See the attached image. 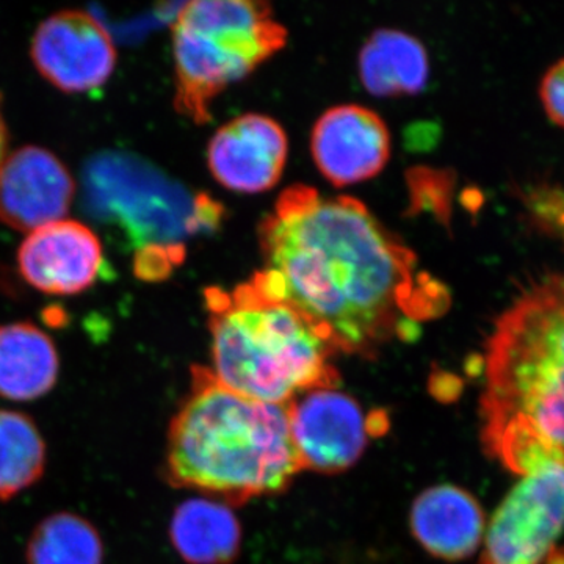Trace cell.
<instances>
[{"label":"cell","mask_w":564,"mask_h":564,"mask_svg":"<svg viewBox=\"0 0 564 564\" xmlns=\"http://www.w3.org/2000/svg\"><path fill=\"white\" fill-rule=\"evenodd\" d=\"M302 470L289 404L247 399L206 367L193 369L191 395L169 430L170 484L237 503L282 491Z\"/></svg>","instance_id":"3"},{"label":"cell","mask_w":564,"mask_h":564,"mask_svg":"<svg viewBox=\"0 0 564 564\" xmlns=\"http://www.w3.org/2000/svg\"><path fill=\"white\" fill-rule=\"evenodd\" d=\"M212 333L210 373L247 399L289 404L303 392L337 386L333 348L292 304L252 280L232 292L206 293Z\"/></svg>","instance_id":"4"},{"label":"cell","mask_w":564,"mask_h":564,"mask_svg":"<svg viewBox=\"0 0 564 564\" xmlns=\"http://www.w3.org/2000/svg\"><path fill=\"white\" fill-rule=\"evenodd\" d=\"M174 549L191 564H226L240 549V525L225 503L187 500L170 525Z\"/></svg>","instance_id":"17"},{"label":"cell","mask_w":564,"mask_h":564,"mask_svg":"<svg viewBox=\"0 0 564 564\" xmlns=\"http://www.w3.org/2000/svg\"><path fill=\"white\" fill-rule=\"evenodd\" d=\"M564 532V464L534 467L494 514L480 564H540Z\"/></svg>","instance_id":"7"},{"label":"cell","mask_w":564,"mask_h":564,"mask_svg":"<svg viewBox=\"0 0 564 564\" xmlns=\"http://www.w3.org/2000/svg\"><path fill=\"white\" fill-rule=\"evenodd\" d=\"M76 184L66 166L43 148H21L0 163V220L20 231L61 221Z\"/></svg>","instance_id":"10"},{"label":"cell","mask_w":564,"mask_h":564,"mask_svg":"<svg viewBox=\"0 0 564 564\" xmlns=\"http://www.w3.org/2000/svg\"><path fill=\"white\" fill-rule=\"evenodd\" d=\"M25 281L51 295L87 291L102 269V247L88 226L61 220L29 234L18 252Z\"/></svg>","instance_id":"13"},{"label":"cell","mask_w":564,"mask_h":564,"mask_svg":"<svg viewBox=\"0 0 564 564\" xmlns=\"http://www.w3.org/2000/svg\"><path fill=\"white\" fill-rule=\"evenodd\" d=\"M292 440L303 469L343 473L362 455L373 423L336 386L315 388L289 403Z\"/></svg>","instance_id":"8"},{"label":"cell","mask_w":564,"mask_h":564,"mask_svg":"<svg viewBox=\"0 0 564 564\" xmlns=\"http://www.w3.org/2000/svg\"><path fill=\"white\" fill-rule=\"evenodd\" d=\"M104 541L96 525L70 511L44 518L25 545L28 564H104Z\"/></svg>","instance_id":"19"},{"label":"cell","mask_w":564,"mask_h":564,"mask_svg":"<svg viewBox=\"0 0 564 564\" xmlns=\"http://www.w3.org/2000/svg\"><path fill=\"white\" fill-rule=\"evenodd\" d=\"M46 464V441L31 415L0 410V502L39 484Z\"/></svg>","instance_id":"18"},{"label":"cell","mask_w":564,"mask_h":564,"mask_svg":"<svg viewBox=\"0 0 564 564\" xmlns=\"http://www.w3.org/2000/svg\"><path fill=\"white\" fill-rule=\"evenodd\" d=\"M415 540L444 560L473 555L484 536L485 518L480 505L469 492L452 485L426 489L411 510Z\"/></svg>","instance_id":"14"},{"label":"cell","mask_w":564,"mask_h":564,"mask_svg":"<svg viewBox=\"0 0 564 564\" xmlns=\"http://www.w3.org/2000/svg\"><path fill=\"white\" fill-rule=\"evenodd\" d=\"M6 147H7L6 122H3L2 113H0V163L3 162V154H6Z\"/></svg>","instance_id":"21"},{"label":"cell","mask_w":564,"mask_h":564,"mask_svg":"<svg viewBox=\"0 0 564 564\" xmlns=\"http://www.w3.org/2000/svg\"><path fill=\"white\" fill-rule=\"evenodd\" d=\"M288 135L272 118L248 113L215 133L207 161L215 180L236 192L270 191L288 162Z\"/></svg>","instance_id":"12"},{"label":"cell","mask_w":564,"mask_h":564,"mask_svg":"<svg viewBox=\"0 0 564 564\" xmlns=\"http://www.w3.org/2000/svg\"><path fill=\"white\" fill-rule=\"evenodd\" d=\"M489 448L518 474L564 464V280L525 292L499 318L486 358Z\"/></svg>","instance_id":"2"},{"label":"cell","mask_w":564,"mask_h":564,"mask_svg":"<svg viewBox=\"0 0 564 564\" xmlns=\"http://www.w3.org/2000/svg\"><path fill=\"white\" fill-rule=\"evenodd\" d=\"M288 40L263 2L195 0L173 24L176 109L204 124L210 102L226 87L258 68Z\"/></svg>","instance_id":"5"},{"label":"cell","mask_w":564,"mask_h":564,"mask_svg":"<svg viewBox=\"0 0 564 564\" xmlns=\"http://www.w3.org/2000/svg\"><path fill=\"white\" fill-rule=\"evenodd\" d=\"M84 209L104 226L124 234L140 251H182L181 240L217 225L221 209L193 198L155 166L129 152L93 155L82 172Z\"/></svg>","instance_id":"6"},{"label":"cell","mask_w":564,"mask_h":564,"mask_svg":"<svg viewBox=\"0 0 564 564\" xmlns=\"http://www.w3.org/2000/svg\"><path fill=\"white\" fill-rule=\"evenodd\" d=\"M540 96L547 117L556 126L564 128V58L544 74Z\"/></svg>","instance_id":"20"},{"label":"cell","mask_w":564,"mask_h":564,"mask_svg":"<svg viewBox=\"0 0 564 564\" xmlns=\"http://www.w3.org/2000/svg\"><path fill=\"white\" fill-rule=\"evenodd\" d=\"M261 245L267 267L252 278L333 351L373 356L440 310V285L417 276L413 252L351 196L289 188L262 223Z\"/></svg>","instance_id":"1"},{"label":"cell","mask_w":564,"mask_h":564,"mask_svg":"<svg viewBox=\"0 0 564 564\" xmlns=\"http://www.w3.org/2000/svg\"><path fill=\"white\" fill-rule=\"evenodd\" d=\"M315 165L337 187L377 176L391 158V135L373 110L361 106L329 109L315 122Z\"/></svg>","instance_id":"11"},{"label":"cell","mask_w":564,"mask_h":564,"mask_svg":"<svg viewBox=\"0 0 564 564\" xmlns=\"http://www.w3.org/2000/svg\"><path fill=\"white\" fill-rule=\"evenodd\" d=\"M359 73L364 87L375 96L414 95L429 80V55L414 36L380 29L364 44Z\"/></svg>","instance_id":"16"},{"label":"cell","mask_w":564,"mask_h":564,"mask_svg":"<svg viewBox=\"0 0 564 564\" xmlns=\"http://www.w3.org/2000/svg\"><path fill=\"white\" fill-rule=\"evenodd\" d=\"M32 58L44 79L58 90L84 93L102 87L117 63L106 29L84 11H61L41 22Z\"/></svg>","instance_id":"9"},{"label":"cell","mask_w":564,"mask_h":564,"mask_svg":"<svg viewBox=\"0 0 564 564\" xmlns=\"http://www.w3.org/2000/svg\"><path fill=\"white\" fill-rule=\"evenodd\" d=\"M61 358L54 340L29 322L0 326V397L33 402L55 388Z\"/></svg>","instance_id":"15"}]
</instances>
